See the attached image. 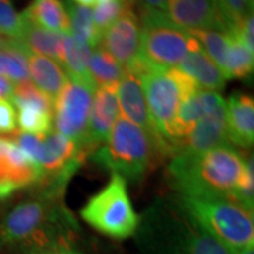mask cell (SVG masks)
I'll list each match as a JSON object with an SVG mask.
<instances>
[{
  "mask_svg": "<svg viewBox=\"0 0 254 254\" xmlns=\"http://www.w3.org/2000/svg\"><path fill=\"white\" fill-rule=\"evenodd\" d=\"M62 196L44 190L39 198L15 206L0 222V241L28 247L33 253L68 249L63 243L77 224L63 205Z\"/></svg>",
  "mask_w": 254,
  "mask_h": 254,
  "instance_id": "obj_2",
  "label": "cell"
},
{
  "mask_svg": "<svg viewBox=\"0 0 254 254\" xmlns=\"http://www.w3.org/2000/svg\"><path fill=\"white\" fill-rule=\"evenodd\" d=\"M11 101L15 105V107L26 105V106L37 107V109L44 111V112L53 114V104H55V101L51 99L49 95L44 93L43 91L39 90L30 79L14 85L13 95H12Z\"/></svg>",
  "mask_w": 254,
  "mask_h": 254,
  "instance_id": "obj_28",
  "label": "cell"
},
{
  "mask_svg": "<svg viewBox=\"0 0 254 254\" xmlns=\"http://www.w3.org/2000/svg\"><path fill=\"white\" fill-rule=\"evenodd\" d=\"M32 254H79L71 251V249H59V250H53V251H47V252H41V253H32Z\"/></svg>",
  "mask_w": 254,
  "mask_h": 254,
  "instance_id": "obj_36",
  "label": "cell"
},
{
  "mask_svg": "<svg viewBox=\"0 0 254 254\" xmlns=\"http://www.w3.org/2000/svg\"><path fill=\"white\" fill-rule=\"evenodd\" d=\"M140 8V59L155 69L176 68L200 43L163 12Z\"/></svg>",
  "mask_w": 254,
  "mask_h": 254,
  "instance_id": "obj_7",
  "label": "cell"
},
{
  "mask_svg": "<svg viewBox=\"0 0 254 254\" xmlns=\"http://www.w3.org/2000/svg\"><path fill=\"white\" fill-rule=\"evenodd\" d=\"M230 37L227 66L225 78L227 79H247L253 74L254 53L250 52L234 32L227 33Z\"/></svg>",
  "mask_w": 254,
  "mask_h": 254,
  "instance_id": "obj_26",
  "label": "cell"
},
{
  "mask_svg": "<svg viewBox=\"0 0 254 254\" xmlns=\"http://www.w3.org/2000/svg\"><path fill=\"white\" fill-rule=\"evenodd\" d=\"M126 69L140 78L159 150L163 158H172L176 151L173 124L178 110L183 100L200 87L179 68H152L140 57Z\"/></svg>",
  "mask_w": 254,
  "mask_h": 254,
  "instance_id": "obj_4",
  "label": "cell"
},
{
  "mask_svg": "<svg viewBox=\"0 0 254 254\" xmlns=\"http://www.w3.org/2000/svg\"><path fill=\"white\" fill-rule=\"evenodd\" d=\"M135 236L144 254H233L176 201L157 200L139 220Z\"/></svg>",
  "mask_w": 254,
  "mask_h": 254,
  "instance_id": "obj_1",
  "label": "cell"
},
{
  "mask_svg": "<svg viewBox=\"0 0 254 254\" xmlns=\"http://www.w3.org/2000/svg\"><path fill=\"white\" fill-rule=\"evenodd\" d=\"M94 91L84 82L68 77L67 82L57 95L53 104L56 132L84 147H86L87 127Z\"/></svg>",
  "mask_w": 254,
  "mask_h": 254,
  "instance_id": "obj_9",
  "label": "cell"
},
{
  "mask_svg": "<svg viewBox=\"0 0 254 254\" xmlns=\"http://www.w3.org/2000/svg\"><path fill=\"white\" fill-rule=\"evenodd\" d=\"M178 68L192 78L199 87H204L208 91H221L226 85V78L221 69L206 55L201 46L190 52L179 64Z\"/></svg>",
  "mask_w": 254,
  "mask_h": 254,
  "instance_id": "obj_18",
  "label": "cell"
},
{
  "mask_svg": "<svg viewBox=\"0 0 254 254\" xmlns=\"http://www.w3.org/2000/svg\"><path fill=\"white\" fill-rule=\"evenodd\" d=\"M136 1H138L139 7L165 13V7H166L167 0H136Z\"/></svg>",
  "mask_w": 254,
  "mask_h": 254,
  "instance_id": "obj_35",
  "label": "cell"
},
{
  "mask_svg": "<svg viewBox=\"0 0 254 254\" xmlns=\"http://www.w3.org/2000/svg\"><path fill=\"white\" fill-rule=\"evenodd\" d=\"M37 26L59 34L71 33V21L62 0H33L23 12Z\"/></svg>",
  "mask_w": 254,
  "mask_h": 254,
  "instance_id": "obj_19",
  "label": "cell"
},
{
  "mask_svg": "<svg viewBox=\"0 0 254 254\" xmlns=\"http://www.w3.org/2000/svg\"><path fill=\"white\" fill-rule=\"evenodd\" d=\"M236 254H254V245L247 246L245 249L240 250L239 252H237Z\"/></svg>",
  "mask_w": 254,
  "mask_h": 254,
  "instance_id": "obj_38",
  "label": "cell"
},
{
  "mask_svg": "<svg viewBox=\"0 0 254 254\" xmlns=\"http://www.w3.org/2000/svg\"><path fill=\"white\" fill-rule=\"evenodd\" d=\"M174 201L233 254L254 245L253 212L236 200L177 195Z\"/></svg>",
  "mask_w": 254,
  "mask_h": 254,
  "instance_id": "obj_5",
  "label": "cell"
},
{
  "mask_svg": "<svg viewBox=\"0 0 254 254\" xmlns=\"http://www.w3.org/2000/svg\"><path fill=\"white\" fill-rule=\"evenodd\" d=\"M224 103V99L218 92L201 88L183 100L173 124V134L176 141L174 155L179 148V145L192 132L196 124Z\"/></svg>",
  "mask_w": 254,
  "mask_h": 254,
  "instance_id": "obj_16",
  "label": "cell"
},
{
  "mask_svg": "<svg viewBox=\"0 0 254 254\" xmlns=\"http://www.w3.org/2000/svg\"><path fill=\"white\" fill-rule=\"evenodd\" d=\"M72 1L80 6H85V7H92L95 5V0H72Z\"/></svg>",
  "mask_w": 254,
  "mask_h": 254,
  "instance_id": "obj_37",
  "label": "cell"
},
{
  "mask_svg": "<svg viewBox=\"0 0 254 254\" xmlns=\"http://www.w3.org/2000/svg\"><path fill=\"white\" fill-rule=\"evenodd\" d=\"M230 142L241 148H251L254 140V101L252 95L234 92L226 103Z\"/></svg>",
  "mask_w": 254,
  "mask_h": 254,
  "instance_id": "obj_17",
  "label": "cell"
},
{
  "mask_svg": "<svg viewBox=\"0 0 254 254\" xmlns=\"http://www.w3.org/2000/svg\"><path fill=\"white\" fill-rule=\"evenodd\" d=\"M14 85L9 79L0 75V99H7L11 101L13 95Z\"/></svg>",
  "mask_w": 254,
  "mask_h": 254,
  "instance_id": "obj_34",
  "label": "cell"
},
{
  "mask_svg": "<svg viewBox=\"0 0 254 254\" xmlns=\"http://www.w3.org/2000/svg\"><path fill=\"white\" fill-rule=\"evenodd\" d=\"M234 200L241 206L253 212L254 201V176H253V155L246 159L245 171L239 186L234 193Z\"/></svg>",
  "mask_w": 254,
  "mask_h": 254,
  "instance_id": "obj_32",
  "label": "cell"
},
{
  "mask_svg": "<svg viewBox=\"0 0 254 254\" xmlns=\"http://www.w3.org/2000/svg\"><path fill=\"white\" fill-rule=\"evenodd\" d=\"M21 17H23L24 25L19 41H21L32 53H39L41 56L55 60L63 67V34L55 33V32L37 26L25 18L23 13H21Z\"/></svg>",
  "mask_w": 254,
  "mask_h": 254,
  "instance_id": "obj_21",
  "label": "cell"
},
{
  "mask_svg": "<svg viewBox=\"0 0 254 254\" xmlns=\"http://www.w3.org/2000/svg\"><path fill=\"white\" fill-rule=\"evenodd\" d=\"M43 182V172L17 145L0 138V200Z\"/></svg>",
  "mask_w": 254,
  "mask_h": 254,
  "instance_id": "obj_10",
  "label": "cell"
},
{
  "mask_svg": "<svg viewBox=\"0 0 254 254\" xmlns=\"http://www.w3.org/2000/svg\"><path fill=\"white\" fill-rule=\"evenodd\" d=\"M117 90L118 85L95 88L86 138V147L91 153L106 141L114 123L118 119L120 110Z\"/></svg>",
  "mask_w": 254,
  "mask_h": 254,
  "instance_id": "obj_13",
  "label": "cell"
},
{
  "mask_svg": "<svg viewBox=\"0 0 254 254\" xmlns=\"http://www.w3.org/2000/svg\"><path fill=\"white\" fill-rule=\"evenodd\" d=\"M24 20L17 13L11 0H0V33L9 39L19 40Z\"/></svg>",
  "mask_w": 254,
  "mask_h": 254,
  "instance_id": "obj_31",
  "label": "cell"
},
{
  "mask_svg": "<svg viewBox=\"0 0 254 254\" xmlns=\"http://www.w3.org/2000/svg\"><path fill=\"white\" fill-rule=\"evenodd\" d=\"M105 2V1H107V0H95V2Z\"/></svg>",
  "mask_w": 254,
  "mask_h": 254,
  "instance_id": "obj_40",
  "label": "cell"
},
{
  "mask_svg": "<svg viewBox=\"0 0 254 254\" xmlns=\"http://www.w3.org/2000/svg\"><path fill=\"white\" fill-rule=\"evenodd\" d=\"M88 71L95 86L118 85L124 74V67L101 46L93 50Z\"/></svg>",
  "mask_w": 254,
  "mask_h": 254,
  "instance_id": "obj_25",
  "label": "cell"
},
{
  "mask_svg": "<svg viewBox=\"0 0 254 254\" xmlns=\"http://www.w3.org/2000/svg\"><path fill=\"white\" fill-rule=\"evenodd\" d=\"M90 157L100 167L131 182H139L163 155L148 133L128 120L119 118L106 141Z\"/></svg>",
  "mask_w": 254,
  "mask_h": 254,
  "instance_id": "obj_6",
  "label": "cell"
},
{
  "mask_svg": "<svg viewBox=\"0 0 254 254\" xmlns=\"http://www.w3.org/2000/svg\"><path fill=\"white\" fill-rule=\"evenodd\" d=\"M123 66L128 68L140 53V19L135 8L128 9L104 32L100 45Z\"/></svg>",
  "mask_w": 254,
  "mask_h": 254,
  "instance_id": "obj_11",
  "label": "cell"
},
{
  "mask_svg": "<svg viewBox=\"0 0 254 254\" xmlns=\"http://www.w3.org/2000/svg\"><path fill=\"white\" fill-rule=\"evenodd\" d=\"M31 51L21 41L7 39V43L0 52V69L1 75L12 82H21L30 79L28 56Z\"/></svg>",
  "mask_w": 254,
  "mask_h": 254,
  "instance_id": "obj_23",
  "label": "cell"
},
{
  "mask_svg": "<svg viewBox=\"0 0 254 254\" xmlns=\"http://www.w3.org/2000/svg\"><path fill=\"white\" fill-rule=\"evenodd\" d=\"M246 160L231 144L200 154H177L168 165V178L177 195L220 196L234 200Z\"/></svg>",
  "mask_w": 254,
  "mask_h": 254,
  "instance_id": "obj_3",
  "label": "cell"
},
{
  "mask_svg": "<svg viewBox=\"0 0 254 254\" xmlns=\"http://www.w3.org/2000/svg\"><path fill=\"white\" fill-rule=\"evenodd\" d=\"M117 95L119 110L122 111L124 119L133 123L148 133L158 146L140 78L129 69H124V74L118 84Z\"/></svg>",
  "mask_w": 254,
  "mask_h": 254,
  "instance_id": "obj_15",
  "label": "cell"
},
{
  "mask_svg": "<svg viewBox=\"0 0 254 254\" xmlns=\"http://www.w3.org/2000/svg\"><path fill=\"white\" fill-rule=\"evenodd\" d=\"M17 131V112L13 104L7 99H0V136L7 138Z\"/></svg>",
  "mask_w": 254,
  "mask_h": 254,
  "instance_id": "obj_33",
  "label": "cell"
},
{
  "mask_svg": "<svg viewBox=\"0 0 254 254\" xmlns=\"http://www.w3.org/2000/svg\"><path fill=\"white\" fill-rule=\"evenodd\" d=\"M64 4L71 21V33L84 40L92 50L97 49L101 37L94 26L92 8L75 4L72 0H65Z\"/></svg>",
  "mask_w": 254,
  "mask_h": 254,
  "instance_id": "obj_24",
  "label": "cell"
},
{
  "mask_svg": "<svg viewBox=\"0 0 254 254\" xmlns=\"http://www.w3.org/2000/svg\"><path fill=\"white\" fill-rule=\"evenodd\" d=\"M80 217L97 232L119 240L135 236L140 220L129 199L126 179L117 173L87 200Z\"/></svg>",
  "mask_w": 254,
  "mask_h": 254,
  "instance_id": "obj_8",
  "label": "cell"
},
{
  "mask_svg": "<svg viewBox=\"0 0 254 254\" xmlns=\"http://www.w3.org/2000/svg\"><path fill=\"white\" fill-rule=\"evenodd\" d=\"M17 109V124L20 127L21 132L44 135L53 129V114L26 105L19 106Z\"/></svg>",
  "mask_w": 254,
  "mask_h": 254,
  "instance_id": "obj_29",
  "label": "cell"
},
{
  "mask_svg": "<svg viewBox=\"0 0 254 254\" xmlns=\"http://www.w3.org/2000/svg\"><path fill=\"white\" fill-rule=\"evenodd\" d=\"M199 43L202 44L204 50L215 65L221 69L222 74L226 73L228 47H230V37L227 33L215 30H195L189 31ZM200 44V45H201Z\"/></svg>",
  "mask_w": 254,
  "mask_h": 254,
  "instance_id": "obj_27",
  "label": "cell"
},
{
  "mask_svg": "<svg viewBox=\"0 0 254 254\" xmlns=\"http://www.w3.org/2000/svg\"><path fill=\"white\" fill-rule=\"evenodd\" d=\"M63 68L67 77L77 79L95 90L97 86L88 71V64H90L93 50L84 40L73 36L72 33L63 34Z\"/></svg>",
  "mask_w": 254,
  "mask_h": 254,
  "instance_id": "obj_20",
  "label": "cell"
},
{
  "mask_svg": "<svg viewBox=\"0 0 254 254\" xmlns=\"http://www.w3.org/2000/svg\"><path fill=\"white\" fill-rule=\"evenodd\" d=\"M227 33L237 30L247 15L253 13V0H215Z\"/></svg>",
  "mask_w": 254,
  "mask_h": 254,
  "instance_id": "obj_30",
  "label": "cell"
},
{
  "mask_svg": "<svg viewBox=\"0 0 254 254\" xmlns=\"http://www.w3.org/2000/svg\"><path fill=\"white\" fill-rule=\"evenodd\" d=\"M28 71L34 85L53 101L68 80L66 72L55 60L32 52L28 56Z\"/></svg>",
  "mask_w": 254,
  "mask_h": 254,
  "instance_id": "obj_22",
  "label": "cell"
},
{
  "mask_svg": "<svg viewBox=\"0 0 254 254\" xmlns=\"http://www.w3.org/2000/svg\"><path fill=\"white\" fill-rule=\"evenodd\" d=\"M228 144L231 142L228 139L226 103H224L196 124L179 145L176 155L200 154L217 146Z\"/></svg>",
  "mask_w": 254,
  "mask_h": 254,
  "instance_id": "obj_14",
  "label": "cell"
},
{
  "mask_svg": "<svg viewBox=\"0 0 254 254\" xmlns=\"http://www.w3.org/2000/svg\"><path fill=\"white\" fill-rule=\"evenodd\" d=\"M7 39H8V38H6L5 36H2V34L0 33V52H1L2 49L5 47L6 43H7Z\"/></svg>",
  "mask_w": 254,
  "mask_h": 254,
  "instance_id": "obj_39",
  "label": "cell"
},
{
  "mask_svg": "<svg viewBox=\"0 0 254 254\" xmlns=\"http://www.w3.org/2000/svg\"><path fill=\"white\" fill-rule=\"evenodd\" d=\"M165 14L186 31L215 30L227 33L215 0H167Z\"/></svg>",
  "mask_w": 254,
  "mask_h": 254,
  "instance_id": "obj_12",
  "label": "cell"
}]
</instances>
